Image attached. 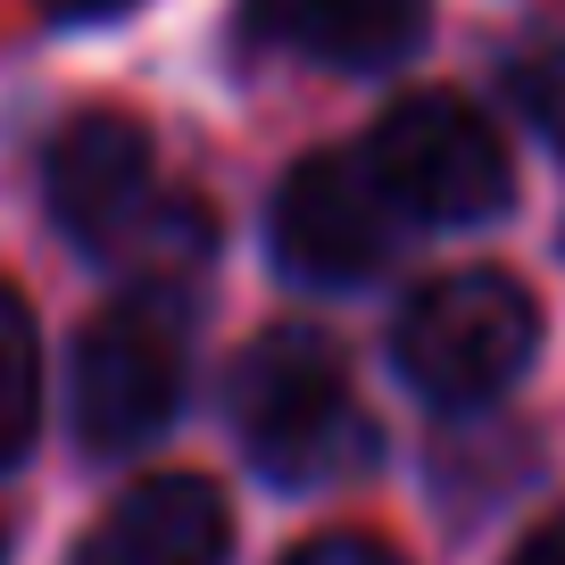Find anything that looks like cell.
<instances>
[{
    "label": "cell",
    "instance_id": "obj_1",
    "mask_svg": "<svg viewBox=\"0 0 565 565\" xmlns=\"http://www.w3.org/2000/svg\"><path fill=\"white\" fill-rule=\"evenodd\" d=\"M233 433L249 466L282 491H317L374 458V424L350 391L341 350L317 324H275L233 366Z\"/></svg>",
    "mask_w": 565,
    "mask_h": 565
},
{
    "label": "cell",
    "instance_id": "obj_2",
    "mask_svg": "<svg viewBox=\"0 0 565 565\" xmlns=\"http://www.w3.org/2000/svg\"><path fill=\"white\" fill-rule=\"evenodd\" d=\"M42 192H51L58 233L100 249V258H141V249L159 266L209 258V225L192 200L159 192V159H150V134L134 117H75L51 141Z\"/></svg>",
    "mask_w": 565,
    "mask_h": 565
},
{
    "label": "cell",
    "instance_id": "obj_3",
    "mask_svg": "<svg viewBox=\"0 0 565 565\" xmlns=\"http://www.w3.org/2000/svg\"><path fill=\"white\" fill-rule=\"evenodd\" d=\"M541 350V308L508 275H441L391 324V366L433 407H491Z\"/></svg>",
    "mask_w": 565,
    "mask_h": 565
},
{
    "label": "cell",
    "instance_id": "obj_4",
    "mask_svg": "<svg viewBox=\"0 0 565 565\" xmlns=\"http://www.w3.org/2000/svg\"><path fill=\"white\" fill-rule=\"evenodd\" d=\"M366 167L407 225H482V216L508 209V183H515L499 125L482 108H466L458 92L391 100L366 141Z\"/></svg>",
    "mask_w": 565,
    "mask_h": 565
},
{
    "label": "cell",
    "instance_id": "obj_5",
    "mask_svg": "<svg viewBox=\"0 0 565 565\" xmlns=\"http://www.w3.org/2000/svg\"><path fill=\"white\" fill-rule=\"evenodd\" d=\"M183 383H192V350H183L175 308L117 300L108 317H92L75 341V433H84V449L125 458V449L159 441L183 407Z\"/></svg>",
    "mask_w": 565,
    "mask_h": 565
},
{
    "label": "cell",
    "instance_id": "obj_6",
    "mask_svg": "<svg viewBox=\"0 0 565 565\" xmlns=\"http://www.w3.org/2000/svg\"><path fill=\"white\" fill-rule=\"evenodd\" d=\"M407 216L391 209V192L374 183L366 150H317L282 175L275 192V258L291 282H324V291H350V282L383 275L391 249H399Z\"/></svg>",
    "mask_w": 565,
    "mask_h": 565
},
{
    "label": "cell",
    "instance_id": "obj_7",
    "mask_svg": "<svg viewBox=\"0 0 565 565\" xmlns=\"http://www.w3.org/2000/svg\"><path fill=\"white\" fill-rule=\"evenodd\" d=\"M225 557H233V515L225 491L200 475L134 482L84 541V565H225Z\"/></svg>",
    "mask_w": 565,
    "mask_h": 565
},
{
    "label": "cell",
    "instance_id": "obj_8",
    "mask_svg": "<svg viewBox=\"0 0 565 565\" xmlns=\"http://www.w3.org/2000/svg\"><path fill=\"white\" fill-rule=\"evenodd\" d=\"M433 25L424 0H249V34L324 67H391Z\"/></svg>",
    "mask_w": 565,
    "mask_h": 565
},
{
    "label": "cell",
    "instance_id": "obj_9",
    "mask_svg": "<svg viewBox=\"0 0 565 565\" xmlns=\"http://www.w3.org/2000/svg\"><path fill=\"white\" fill-rule=\"evenodd\" d=\"M42 424V341H34V308L0 282V475L34 449Z\"/></svg>",
    "mask_w": 565,
    "mask_h": 565
},
{
    "label": "cell",
    "instance_id": "obj_10",
    "mask_svg": "<svg viewBox=\"0 0 565 565\" xmlns=\"http://www.w3.org/2000/svg\"><path fill=\"white\" fill-rule=\"evenodd\" d=\"M282 565H407L391 541H374V532H317V541H300Z\"/></svg>",
    "mask_w": 565,
    "mask_h": 565
},
{
    "label": "cell",
    "instance_id": "obj_11",
    "mask_svg": "<svg viewBox=\"0 0 565 565\" xmlns=\"http://www.w3.org/2000/svg\"><path fill=\"white\" fill-rule=\"evenodd\" d=\"M508 565H565V515H548V524L541 532H532V541L524 548H515V557Z\"/></svg>",
    "mask_w": 565,
    "mask_h": 565
},
{
    "label": "cell",
    "instance_id": "obj_12",
    "mask_svg": "<svg viewBox=\"0 0 565 565\" xmlns=\"http://www.w3.org/2000/svg\"><path fill=\"white\" fill-rule=\"evenodd\" d=\"M51 18H117V9H134V0H42Z\"/></svg>",
    "mask_w": 565,
    "mask_h": 565
}]
</instances>
